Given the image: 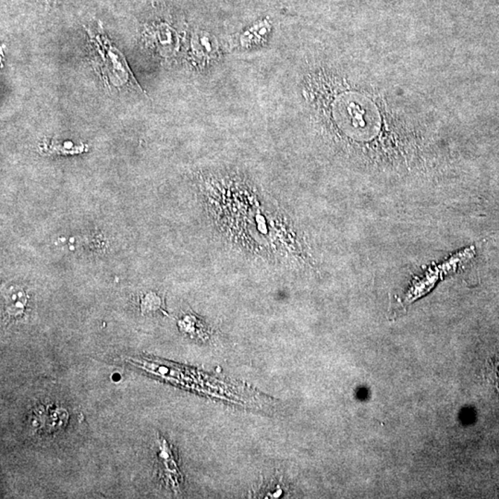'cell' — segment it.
I'll use <instances>...</instances> for the list:
<instances>
[{"label": "cell", "instance_id": "2", "mask_svg": "<svg viewBox=\"0 0 499 499\" xmlns=\"http://www.w3.org/2000/svg\"><path fill=\"white\" fill-rule=\"evenodd\" d=\"M25 293L20 288H11L7 297V311L11 315H19L25 310L26 305Z\"/></svg>", "mask_w": 499, "mask_h": 499}, {"label": "cell", "instance_id": "3", "mask_svg": "<svg viewBox=\"0 0 499 499\" xmlns=\"http://www.w3.org/2000/svg\"><path fill=\"white\" fill-rule=\"evenodd\" d=\"M270 27V23L267 20L253 25L252 28L245 32L244 36L241 37V45L248 46L251 44L256 42V40L262 39V37L267 36Z\"/></svg>", "mask_w": 499, "mask_h": 499}, {"label": "cell", "instance_id": "1", "mask_svg": "<svg viewBox=\"0 0 499 499\" xmlns=\"http://www.w3.org/2000/svg\"><path fill=\"white\" fill-rule=\"evenodd\" d=\"M91 43L95 46L99 58V67L102 77L107 84L114 87H131L144 93L139 84L137 83L129 66L127 65L124 54L121 53L116 46L110 43L109 38L105 36L102 28L93 34L88 31Z\"/></svg>", "mask_w": 499, "mask_h": 499}]
</instances>
